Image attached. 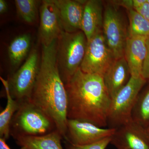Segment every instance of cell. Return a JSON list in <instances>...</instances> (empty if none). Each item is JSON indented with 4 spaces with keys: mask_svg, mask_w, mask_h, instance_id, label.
<instances>
[{
    "mask_svg": "<svg viewBox=\"0 0 149 149\" xmlns=\"http://www.w3.org/2000/svg\"><path fill=\"white\" fill-rule=\"evenodd\" d=\"M5 139L0 138V149H11L6 143ZM19 149H27L24 147H21Z\"/></svg>",
    "mask_w": 149,
    "mask_h": 149,
    "instance_id": "cell-27",
    "label": "cell"
},
{
    "mask_svg": "<svg viewBox=\"0 0 149 149\" xmlns=\"http://www.w3.org/2000/svg\"><path fill=\"white\" fill-rule=\"evenodd\" d=\"M39 3V1L36 0H15L18 16L28 24L35 23L37 19Z\"/></svg>",
    "mask_w": 149,
    "mask_h": 149,
    "instance_id": "cell-21",
    "label": "cell"
},
{
    "mask_svg": "<svg viewBox=\"0 0 149 149\" xmlns=\"http://www.w3.org/2000/svg\"><path fill=\"white\" fill-rule=\"evenodd\" d=\"M20 102L10 125V135L15 139L22 136H40L56 130L54 120L29 100Z\"/></svg>",
    "mask_w": 149,
    "mask_h": 149,
    "instance_id": "cell-4",
    "label": "cell"
},
{
    "mask_svg": "<svg viewBox=\"0 0 149 149\" xmlns=\"http://www.w3.org/2000/svg\"><path fill=\"white\" fill-rule=\"evenodd\" d=\"M40 24L38 36L42 46H48L63 31L55 6L52 0H44L40 8Z\"/></svg>",
    "mask_w": 149,
    "mask_h": 149,
    "instance_id": "cell-11",
    "label": "cell"
},
{
    "mask_svg": "<svg viewBox=\"0 0 149 149\" xmlns=\"http://www.w3.org/2000/svg\"><path fill=\"white\" fill-rule=\"evenodd\" d=\"M8 9L7 3L5 0H0V13L1 14L6 13Z\"/></svg>",
    "mask_w": 149,
    "mask_h": 149,
    "instance_id": "cell-26",
    "label": "cell"
},
{
    "mask_svg": "<svg viewBox=\"0 0 149 149\" xmlns=\"http://www.w3.org/2000/svg\"><path fill=\"white\" fill-rule=\"evenodd\" d=\"M65 141L76 146H83L111 137L116 128H101L91 123L68 119Z\"/></svg>",
    "mask_w": 149,
    "mask_h": 149,
    "instance_id": "cell-9",
    "label": "cell"
},
{
    "mask_svg": "<svg viewBox=\"0 0 149 149\" xmlns=\"http://www.w3.org/2000/svg\"><path fill=\"white\" fill-rule=\"evenodd\" d=\"M147 1L149 3V0H147Z\"/></svg>",
    "mask_w": 149,
    "mask_h": 149,
    "instance_id": "cell-29",
    "label": "cell"
},
{
    "mask_svg": "<svg viewBox=\"0 0 149 149\" xmlns=\"http://www.w3.org/2000/svg\"><path fill=\"white\" fill-rule=\"evenodd\" d=\"M127 12L129 19L128 37H149V21L136 10Z\"/></svg>",
    "mask_w": 149,
    "mask_h": 149,
    "instance_id": "cell-20",
    "label": "cell"
},
{
    "mask_svg": "<svg viewBox=\"0 0 149 149\" xmlns=\"http://www.w3.org/2000/svg\"><path fill=\"white\" fill-rule=\"evenodd\" d=\"M5 88L7 104L5 109L0 113V138L7 140L10 135L11 121L19 108L20 102L13 98L9 90L7 80L0 77Z\"/></svg>",
    "mask_w": 149,
    "mask_h": 149,
    "instance_id": "cell-18",
    "label": "cell"
},
{
    "mask_svg": "<svg viewBox=\"0 0 149 149\" xmlns=\"http://www.w3.org/2000/svg\"><path fill=\"white\" fill-rule=\"evenodd\" d=\"M104 6L101 0L86 1L81 25L88 41L97 34L102 32Z\"/></svg>",
    "mask_w": 149,
    "mask_h": 149,
    "instance_id": "cell-13",
    "label": "cell"
},
{
    "mask_svg": "<svg viewBox=\"0 0 149 149\" xmlns=\"http://www.w3.org/2000/svg\"><path fill=\"white\" fill-rule=\"evenodd\" d=\"M147 81L142 76L131 77L126 85L112 98L107 118L109 128H119L132 120L136 100Z\"/></svg>",
    "mask_w": 149,
    "mask_h": 149,
    "instance_id": "cell-5",
    "label": "cell"
},
{
    "mask_svg": "<svg viewBox=\"0 0 149 149\" xmlns=\"http://www.w3.org/2000/svg\"><path fill=\"white\" fill-rule=\"evenodd\" d=\"M146 130L147 135H148V137L149 140V128H146Z\"/></svg>",
    "mask_w": 149,
    "mask_h": 149,
    "instance_id": "cell-28",
    "label": "cell"
},
{
    "mask_svg": "<svg viewBox=\"0 0 149 149\" xmlns=\"http://www.w3.org/2000/svg\"><path fill=\"white\" fill-rule=\"evenodd\" d=\"M119 6L111 1L104 6L103 34L116 59L124 56L128 38V26Z\"/></svg>",
    "mask_w": 149,
    "mask_h": 149,
    "instance_id": "cell-7",
    "label": "cell"
},
{
    "mask_svg": "<svg viewBox=\"0 0 149 149\" xmlns=\"http://www.w3.org/2000/svg\"><path fill=\"white\" fill-rule=\"evenodd\" d=\"M57 46V40L42 46L40 70L29 100L52 118L65 140L68 100L58 67Z\"/></svg>",
    "mask_w": 149,
    "mask_h": 149,
    "instance_id": "cell-1",
    "label": "cell"
},
{
    "mask_svg": "<svg viewBox=\"0 0 149 149\" xmlns=\"http://www.w3.org/2000/svg\"><path fill=\"white\" fill-rule=\"evenodd\" d=\"M132 119L144 128L149 127V85L140 92L132 113Z\"/></svg>",
    "mask_w": 149,
    "mask_h": 149,
    "instance_id": "cell-19",
    "label": "cell"
},
{
    "mask_svg": "<svg viewBox=\"0 0 149 149\" xmlns=\"http://www.w3.org/2000/svg\"><path fill=\"white\" fill-rule=\"evenodd\" d=\"M40 61L39 52L33 48L24 64L9 76L7 80L13 98L19 102L30 99L40 70Z\"/></svg>",
    "mask_w": 149,
    "mask_h": 149,
    "instance_id": "cell-6",
    "label": "cell"
},
{
    "mask_svg": "<svg viewBox=\"0 0 149 149\" xmlns=\"http://www.w3.org/2000/svg\"><path fill=\"white\" fill-rule=\"evenodd\" d=\"M110 143L116 149H149L146 128L132 120L116 128Z\"/></svg>",
    "mask_w": 149,
    "mask_h": 149,
    "instance_id": "cell-10",
    "label": "cell"
},
{
    "mask_svg": "<svg viewBox=\"0 0 149 149\" xmlns=\"http://www.w3.org/2000/svg\"><path fill=\"white\" fill-rule=\"evenodd\" d=\"M88 40L83 31H63L57 40L56 59L61 77L65 85L80 68L87 49Z\"/></svg>",
    "mask_w": 149,
    "mask_h": 149,
    "instance_id": "cell-3",
    "label": "cell"
},
{
    "mask_svg": "<svg viewBox=\"0 0 149 149\" xmlns=\"http://www.w3.org/2000/svg\"><path fill=\"white\" fill-rule=\"evenodd\" d=\"M116 6L119 7H122L126 9V10H134L141 7L146 2L147 0H120V1H111Z\"/></svg>",
    "mask_w": 149,
    "mask_h": 149,
    "instance_id": "cell-23",
    "label": "cell"
},
{
    "mask_svg": "<svg viewBox=\"0 0 149 149\" xmlns=\"http://www.w3.org/2000/svg\"><path fill=\"white\" fill-rule=\"evenodd\" d=\"M148 37H128L125 45L124 56L130 69L131 77L142 76V69L146 53Z\"/></svg>",
    "mask_w": 149,
    "mask_h": 149,
    "instance_id": "cell-14",
    "label": "cell"
},
{
    "mask_svg": "<svg viewBox=\"0 0 149 149\" xmlns=\"http://www.w3.org/2000/svg\"><path fill=\"white\" fill-rule=\"evenodd\" d=\"M130 77V69L125 57L116 59L103 76L111 99L126 85Z\"/></svg>",
    "mask_w": 149,
    "mask_h": 149,
    "instance_id": "cell-15",
    "label": "cell"
},
{
    "mask_svg": "<svg viewBox=\"0 0 149 149\" xmlns=\"http://www.w3.org/2000/svg\"><path fill=\"white\" fill-rule=\"evenodd\" d=\"M65 85L68 119L87 121L101 128L107 126L111 97L102 76L85 73L80 68Z\"/></svg>",
    "mask_w": 149,
    "mask_h": 149,
    "instance_id": "cell-2",
    "label": "cell"
},
{
    "mask_svg": "<svg viewBox=\"0 0 149 149\" xmlns=\"http://www.w3.org/2000/svg\"><path fill=\"white\" fill-rule=\"evenodd\" d=\"M111 137H108L93 143L83 146H76L66 142V149H105L110 144Z\"/></svg>",
    "mask_w": 149,
    "mask_h": 149,
    "instance_id": "cell-22",
    "label": "cell"
},
{
    "mask_svg": "<svg viewBox=\"0 0 149 149\" xmlns=\"http://www.w3.org/2000/svg\"><path fill=\"white\" fill-rule=\"evenodd\" d=\"M63 139L56 129L42 136H22L15 140L18 146L27 149H63L61 145Z\"/></svg>",
    "mask_w": 149,
    "mask_h": 149,
    "instance_id": "cell-16",
    "label": "cell"
},
{
    "mask_svg": "<svg viewBox=\"0 0 149 149\" xmlns=\"http://www.w3.org/2000/svg\"><path fill=\"white\" fill-rule=\"evenodd\" d=\"M55 6L62 28L64 32L73 33L81 30L86 1L52 0Z\"/></svg>",
    "mask_w": 149,
    "mask_h": 149,
    "instance_id": "cell-12",
    "label": "cell"
},
{
    "mask_svg": "<svg viewBox=\"0 0 149 149\" xmlns=\"http://www.w3.org/2000/svg\"><path fill=\"white\" fill-rule=\"evenodd\" d=\"M116 59L102 32H101L88 41L80 69L85 73L98 74L103 77Z\"/></svg>",
    "mask_w": 149,
    "mask_h": 149,
    "instance_id": "cell-8",
    "label": "cell"
},
{
    "mask_svg": "<svg viewBox=\"0 0 149 149\" xmlns=\"http://www.w3.org/2000/svg\"><path fill=\"white\" fill-rule=\"evenodd\" d=\"M31 35L23 34L17 36L10 44L8 51L9 59L15 71L28 57L31 51Z\"/></svg>",
    "mask_w": 149,
    "mask_h": 149,
    "instance_id": "cell-17",
    "label": "cell"
},
{
    "mask_svg": "<svg viewBox=\"0 0 149 149\" xmlns=\"http://www.w3.org/2000/svg\"><path fill=\"white\" fill-rule=\"evenodd\" d=\"M142 77L147 81L149 80V37L146 40V53L143 65Z\"/></svg>",
    "mask_w": 149,
    "mask_h": 149,
    "instance_id": "cell-24",
    "label": "cell"
},
{
    "mask_svg": "<svg viewBox=\"0 0 149 149\" xmlns=\"http://www.w3.org/2000/svg\"><path fill=\"white\" fill-rule=\"evenodd\" d=\"M136 10L149 21V3L147 1V0L146 2Z\"/></svg>",
    "mask_w": 149,
    "mask_h": 149,
    "instance_id": "cell-25",
    "label": "cell"
}]
</instances>
